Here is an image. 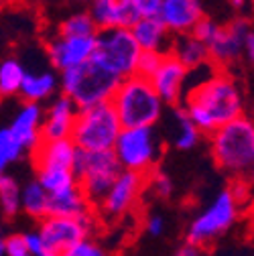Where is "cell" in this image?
<instances>
[{
	"label": "cell",
	"instance_id": "cell-17",
	"mask_svg": "<svg viewBox=\"0 0 254 256\" xmlns=\"http://www.w3.org/2000/svg\"><path fill=\"white\" fill-rule=\"evenodd\" d=\"M43 106L22 102L20 110L14 114L8 130L22 150H35L41 142V124H43Z\"/></svg>",
	"mask_w": 254,
	"mask_h": 256
},
{
	"label": "cell",
	"instance_id": "cell-11",
	"mask_svg": "<svg viewBox=\"0 0 254 256\" xmlns=\"http://www.w3.org/2000/svg\"><path fill=\"white\" fill-rule=\"evenodd\" d=\"M146 187V177L130 171H120V175L114 179L106 196L100 200V204L94 208V214H100L102 218L114 222L128 214L140 200L142 191Z\"/></svg>",
	"mask_w": 254,
	"mask_h": 256
},
{
	"label": "cell",
	"instance_id": "cell-39",
	"mask_svg": "<svg viewBox=\"0 0 254 256\" xmlns=\"http://www.w3.org/2000/svg\"><path fill=\"white\" fill-rule=\"evenodd\" d=\"M246 55V59L252 63V59H254V33L250 30V33L246 35V39H244V47H242V57Z\"/></svg>",
	"mask_w": 254,
	"mask_h": 256
},
{
	"label": "cell",
	"instance_id": "cell-36",
	"mask_svg": "<svg viewBox=\"0 0 254 256\" xmlns=\"http://www.w3.org/2000/svg\"><path fill=\"white\" fill-rule=\"evenodd\" d=\"M132 6L136 8L140 18H148V16H156L158 8H161L163 0H130Z\"/></svg>",
	"mask_w": 254,
	"mask_h": 256
},
{
	"label": "cell",
	"instance_id": "cell-6",
	"mask_svg": "<svg viewBox=\"0 0 254 256\" xmlns=\"http://www.w3.org/2000/svg\"><path fill=\"white\" fill-rule=\"evenodd\" d=\"M120 130H122L120 120L112 110V106L106 102L78 110L70 140L76 144L78 150L84 152L112 150Z\"/></svg>",
	"mask_w": 254,
	"mask_h": 256
},
{
	"label": "cell",
	"instance_id": "cell-15",
	"mask_svg": "<svg viewBox=\"0 0 254 256\" xmlns=\"http://www.w3.org/2000/svg\"><path fill=\"white\" fill-rule=\"evenodd\" d=\"M156 16L175 37L192 33L194 26L206 16V12L202 0H163Z\"/></svg>",
	"mask_w": 254,
	"mask_h": 256
},
{
	"label": "cell",
	"instance_id": "cell-40",
	"mask_svg": "<svg viewBox=\"0 0 254 256\" xmlns=\"http://www.w3.org/2000/svg\"><path fill=\"white\" fill-rule=\"evenodd\" d=\"M4 244H6V234L2 232V226H0V256H4Z\"/></svg>",
	"mask_w": 254,
	"mask_h": 256
},
{
	"label": "cell",
	"instance_id": "cell-9",
	"mask_svg": "<svg viewBox=\"0 0 254 256\" xmlns=\"http://www.w3.org/2000/svg\"><path fill=\"white\" fill-rule=\"evenodd\" d=\"M112 152L122 171H130L138 175H148L158 156H161V148H158V140L152 128H122Z\"/></svg>",
	"mask_w": 254,
	"mask_h": 256
},
{
	"label": "cell",
	"instance_id": "cell-1",
	"mask_svg": "<svg viewBox=\"0 0 254 256\" xmlns=\"http://www.w3.org/2000/svg\"><path fill=\"white\" fill-rule=\"evenodd\" d=\"M181 106L202 134H212L220 126L244 116V96L228 72L214 68L210 78L185 92Z\"/></svg>",
	"mask_w": 254,
	"mask_h": 256
},
{
	"label": "cell",
	"instance_id": "cell-25",
	"mask_svg": "<svg viewBox=\"0 0 254 256\" xmlns=\"http://www.w3.org/2000/svg\"><path fill=\"white\" fill-rule=\"evenodd\" d=\"M173 120H175V128H173V144L179 150H192L200 144L202 140V132L194 126V122L187 118L183 106H175L173 108Z\"/></svg>",
	"mask_w": 254,
	"mask_h": 256
},
{
	"label": "cell",
	"instance_id": "cell-23",
	"mask_svg": "<svg viewBox=\"0 0 254 256\" xmlns=\"http://www.w3.org/2000/svg\"><path fill=\"white\" fill-rule=\"evenodd\" d=\"M20 212L39 222L49 216V194L41 187L37 179L20 187Z\"/></svg>",
	"mask_w": 254,
	"mask_h": 256
},
{
	"label": "cell",
	"instance_id": "cell-19",
	"mask_svg": "<svg viewBox=\"0 0 254 256\" xmlns=\"http://www.w3.org/2000/svg\"><path fill=\"white\" fill-rule=\"evenodd\" d=\"M130 33H132L136 45L140 47V51H152V53H163V55L169 53L173 35L165 28V24L158 20V16L140 18L130 28Z\"/></svg>",
	"mask_w": 254,
	"mask_h": 256
},
{
	"label": "cell",
	"instance_id": "cell-18",
	"mask_svg": "<svg viewBox=\"0 0 254 256\" xmlns=\"http://www.w3.org/2000/svg\"><path fill=\"white\" fill-rule=\"evenodd\" d=\"M78 148L76 144L66 138V140H51V142H39L35 150H30V158H33L35 171L37 169H74Z\"/></svg>",
	"mask_w": 254,
	"mask_h": 256
},
{
	"label": "cell",
	"instance_id": "cell-34",
	"mask_svg": "<svg viewBox=\"0 0 254 256\" xmlns=\"http://www.w3.org/2000/svg\"><path fill=\"white\" fill-rule=\"evenodd\" d=\"M218 28H220V24H218L216 20H212L210 16H204V18L194 26L192 35H194L198 41H202L204 45H208V43L214 39V35L218 33Z\"/></svg>",
	"mask_w": 254,
	"mask_h": 256
},
{
	"label": "cell",
	"instance_id": "cell-33",
	"mask_svg": "<svg viewBox=\"0 0 254 256\" xmlns=\"http://www.w3.org/2000/svg\"><path fill=\"white\" fill-rule=\"evenodd\" d=\"M61 256H108V252L100 242L86 238V240L78 242L76 246H72L68 252H63Z\"/></svg>",
	"mask_w": 254,
	"mask_h": 256
},
{
	"label": "cell",
	"instance_id": "cell-12",
	"mask_svg": "<svg viewBox=\"0 0 254 256\" xmlns=\"http://www.w3.org/2000/svg\"><path fill=\"white\" fill-rule=\"evenodd\" d=\"M250 30H252L250 20L244 16H238V18L230 20L228 24H220L214 39L206 45L208 55H210V66L216 70L228 72L230 66L238 63L242 59L244 39Z\"/></svg>",
	"mask_w": 254,
	"mask_h": 256
},
{
	"label": "cell",
	"instance_id": "cell-16",
	"mask_svg": "<svg viewBox=\"0 0 254 256\" xmlns=\"http://www.w3.org/2000/svg\"><path fill=\"white\" fill-rule=\"evenodd\" d=\"M78 108L66 96H59L51 102V106L43 112L41 124V142L51 140H66L72 136V128L76 122Z\"/></svg>",
	"mask_w": 254,
	"mask_h": 256
},
{
	"label": "cell",
	"instance_id": "cell-28",
	"mask_svg": "<svg viewBox=\"0 0 254 256\" xmlns=\"http://www.w3.org/2000/svg\"><path fill=\"white\" fill-rule=\"evenodd\" d=\"M57 35H63V37H96L98 28L92 22L88 10H82V12H74L68 18H63L59 28H57Z\"/></svg>",
	"mask_w": 254,
	"mask_h": 256
},
{
	"label": "cell",
	"instance_id": "cell-43",
	"mask_svg": "<svg viewBox=\"0 0 254 256\" xmlns=\"http://www.w3.org/2000/svg\"><path fill=\"white\" fill-rule=\"evenodd\" d=\"M78 2H86V4H90V2H92V0H78Z\"/></svg>",
	"mask_w": 254,
	"mask_h": 256
},
{
	"label": "cell",
	"instance_id": "cell-22",
	"mask_svg": "<svg viewBox=\"0 0 254 256\" xmlns=\"http://www.w3.org/2000/svg\"><path fill=\"white\" fill-rule=\"evenodd\" d=\"M59 88V78L53 72H45V74H24V80L20 84L18 96L22 98V102H30V104H41L43 100L51 98Z\"/></svg>",
	"mask_w": 254,
	"mask_h": 256
},
{
	"label": "cell",
	"instance_id": "cell-3",
	"mask_svg": "<svg viewBox=\"0 0 254 256\" xmlns=\"http://www.w3.org/2000/svg\"><path fill=\"white\" fill-rule=\"evenodd\" d=\"M108 104L116 112L122 128H154L165 110L150 82L140 76L122 80Z\"/></svg>",
	"mask_w": 254,
	"mask_h": 256
},
{
	"label": "cell",
	"instance_id": "cell-41",
	"mask_svg": "<svg viewBox=\"0 0 254 256\" xmlns=\"http://www.w3.org/2000/svg\"><path fill=\"white\" fill-rule=\"evenodd\" d=\"M35 256H61V254H57V252H51V250H45V248H43V250H39Z\"/></svg>",
	"mask_w": 254,
	"mask_h": 256
},
{
	"label": "cell",
	"instance_id": "cell-20",
	"mask_svg": "<svg viewBox=\"0 0 254 256\" xmlns=\"http://www.w3.org/2000/svg\"><path fill=\"white\" fill-rule=\"evenodd\" d=\"M169 55H173L187 72L210 66L208 47L202 41H198L192 33H187V35H175L171 39Z\"/></svg>",
	"mask_w": 254,
	"mask_h": 256
},
{
	"label": "cell",
	"instance_id": "cell-38",
	"mask_svg": "<svg viewBox=\"0 0 254 256\" xmlns=\"http://www.w3.org/2000/svg\"><path fill=\"white\" fill-rule=\"evenodd\" d=\"M173 256H202V248H198V246H194V244L185 242L183 246H179V248L175 250Z\"/></svg>",
	"mask_w": 254,
	"mask_h": 256
},
{
	"label": "cell",
	"instance_id": "cell-26",
	"mask_svg": "<svg viewBox=\"0 0 254 256\" xmlns=\"http://www.w3.org/2000/svg\"><path fill=\"white\" fill-rule=\"evenodd\" d=\"M24 74L26 70L16 57H6L0 61V98L16 96L24 80Z\"/></svg>",
	"mask_w": 254,
	"mask_h": 256
},
{
	"label": "cell",
	"instance_id": "cell-35",
	"mask_svg": "<svg viewBox=\"0 0 254 256\" xmlns=\"http://www.w3.org/2000/svg\"><path fill=\"white\" fill-rule=\"evenodd\" d=\"M4 256H30L28 248H26V242H24V234H10V236H6Z\"/></svg>",
	"mask_w": 254,
	"mask_h": 256
},
{
	"label": "cell",
	"instance_id": "cell-27",
	"mask_svg": "<svg viewBox=\"0 0 254 256\" xmlns=\"http://www.w3.org/2000/svg\"><path fill=\"white\" fill-rule=\"evenodd\" d=\"M88 14L96 24L98 33L108 28H118V0H92L88 4Z\"/></svg>",
	"mask_w": 254,
	"mask_h": 256
},
{
	"label": "cell",
	"instance_id": "cell-4",
	"mask_svg": "<svg viewBox=\"0 0 254 256\" xmlns=\"http://www.w3.org/2000/svg\"><path fill=\"white\" fill-rule=\"evenodd\" d=\"M118 84H120L118 78L108 74L92 59L59 74L61 96L72 100L78 110L110 102Z\"/></svg>",
	"mask_w": 254,
	"mask_h": 256
},
{
	"label": "cell",
	"instance_id": "cell-7",
	"mask_svg": "<svg viewBox=\"0 0 254 256\" xmlns=\"http://www.w3.org/2000/svg\"><path fill=\"white\" fill-rule=\"evenodd\" d=\"M140 53L142 51L136 45L130 28H108L96 35L92 61H96L100 68L122 82L130 76H136Z\"/></svg>",
	"mask_w": 254,
	"mask_h": 256
},
{
	"label": "cell",
	"instance_id": "cell-13",
	"mask_svg": "<svg viewBox=\"0 0 254 256\" xmlns=\"http://www.w3.org/2000/svg\"><path fill=\"white\" fill-rule=\"evenodd\" d=\"M96 47V37H63L53 35L47 43V57L51 66L61 74L90 61Z\"/></svg>",
	"mask_w": 254,
	"mask_h": 256
},
{
	"label": "cell",
	"instance_id": "cell-21",
	"mask_svg": "<svg viewBox=\"0 0 254 256\" xmlns=\"http://www.w3.org/2000/svg\"><path fill=\"white\" fill-rule=\"evenodd\" d=\"M49 216L59 218H90L94 216V208L78 189L66 191L59 196H49Z\"/></svg>",
	"mask_w": 254,
	"mask_h": 256
},
{
	"label": "cell",
	"instance_id": "cell-30",
	"mask_svg": "<svg viewBox=\"0 0 254 256\" xmlns=\"http://www.w3.org/2000/svg\"><path fill=\"white\" fill-rule=\"evenodd\" d=\"M22 152L24 150L14 140V136L10 134L8 128H0V175L6 173V169L18 161L22 156Z\"/></svg>",
	"mask_w": 254,
	"mask_h": 256
},
{
	"label": "cell",
	"instance_id": "cell-5",
	"mask_svg": "<svg viewBox=\"0 0 254 256\" xmlns=\"http://www.w3.org/2000/svg\"><path fill=\"white\" fill-rule=\"evenodd\" d=\"M242 208L244 206L232 196V191L228 187L222 189L214 198V202H210L192 220L185 234L187 238L185 242L194 244L198 248H206L208 244H212L220 236L228 234L236 226V222L242 216Z\"/></svg>",
	"mask_w": 254,
	"mask_h": 256
},
{
	"label": "cell",
	"instance_id": "cell-37",
	"mask_svg": "<svg viewBox=\"0 0 254 256\" xmlns=\"http://www.w3.org/2000/svg\"><path fill=\"white\" fill-rule=\"evenodd\" d=\"M165 226H167V224H165V218L152 214V216H148L146 222H144V232H146L148 236H152V238H158V236H163Z\"/></svg>",
	"mask_w": 254,
	"mask_h": 256
},
{
	"label": "cell",
	"instance_id": "cell-14",
	"mask_svg": "<svg viewBox=\"0 0 254 256\" xmlns=\"http://www.w3.org/2000/svg\"><path fill=\"white\" fill-rule=\"evenodd\" d=\"M187 76H189V72L181 66V63L173 55L165 53L161 66L156 68L154 76L148 82H150L152 90L156 92L158 100L163 102V106L175 108V106H181V102H183Z\"/></svg>",
	"mask_w": 254,
	"mask_h": 256
},
{
	"label": "cell",
	"instance_id": "cell-42",
	"mask_svg": "<svg viewBox=\"0 0 254 256\" xmlns=\"http://www.w3.org/2000/svg\"><path fill=\"white\" fill-rule=\"evenodd\" d=\"M232 2H234L236 8H242V6H244V0H232Z\"/></svg>",
	"mask_w": 254,
	"mask_h": 256
},
{
	"label": "cell",
	"instance_id": "cell-2",
	"mask_svg": "<svg viewBox=\"0 0 254 256\" xmlns=\"http://www.w3.org/2000/svg\"><path fill=\"white\" fill-rule=\"evenodd\" d=\"M214 163L232 179H246L254 169V122L238 116L210 134Z\"/></svg>",
	"mask_w": 254,
	"mask_h": 256
},
{
	"label": "cell",
	"instance_id": "cell-8",
	"mask_svg": "<svg viewBox=\"0 0 254 256\" xmlns=\"http://www.w3.org/2000/svg\"><path fill=\"white\" fill-rule=\"evenodd\" d=\"M120 171L122 169L112 150H100V152L78 150L74 161L78 187L92 208H96L100 204V200L106 196V191L110 189L114 179L120 175Z\"/></svg>",
	"mask_w": 254,
	"mask_h": 256
},
{
	"label": "cell",
	"instance_id": "cell-32",
	"mask_svg": "<svg viewBox=\"0 0 254 256\" xmlns=\"http://www.w3.org/2000/svg\"><path fill=\"white\" fill-rule=\"evenodd\" d=\"M163 61V53H152V51H142L140 57H138V63H136V76L144 78V80H150L156 72V68L161 66Z\"/></svg>",
	"mask_w": 254,
	"mask_h": 256
},
{
	"label": "cell",
	"instance_id": "cell-29",
	"mask_svg": "<svg viewBox=\"0 0 254 256\" xmlns=\"http://www.w3.org/2000/svg\"><path fill=\"white\" fill-rule=\"evenodd\" d=\"M0 212L6 218H12L20 212V185L8 173L0 175Z\"/></svg>",
	"mask_w": 254,
	"mask_h": 256
},
{
	"label": "cell",
	"instance_id": "cell-24",
	"mask_svg": "<svg viewBox=\"0 0 254 256\" xmlns=\"http://www.w3.org/2000/svg\"><path fill=\"white\" fill-rule=\"evenodd\" d=\"M35 173H37V181L49 196H59L66 194V191L78 189V179L74 169L55 167V169H37Z\"/></svg>",
	"mask_w": 254,
	"mask_h": 256
},
{
	"label": "cell",
	"instance_id": "cell-10",
	"mask_svg": "<svg viewBox=\"0 0 254 256\" xmlns=\"http://www.w3.org/2000/svg\"><path fill=\"white\" fill-rule=\"evenodd\" d=\"M94 216L90 218H59V216H47L39 222L37 236L45 250L63 254L78 242L90 238V232L94 228Z\"/></svg>",
	"mask_w": 254,
	"mask_h": 256
},
{
	"label": "cell",
	"instance_id": "cell-31",
	"mask_svg": "<svg viewBox=\"0 0 254 256\" xmlns=\"http://www.w3.org/2000/svg\"><path fill=\"white\" fill-rule=\"evenodd\" d=\"M146 183L150 185L152 194L161 200H169L175 191V185H173V179L169 177V173H165L163 169H152L148 175H146Z\"/></svg>",
	"mask_w": 254,
	"mask_h": 256
}]
</instances>
